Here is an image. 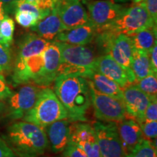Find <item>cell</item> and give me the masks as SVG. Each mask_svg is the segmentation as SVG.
<instances>
[{
  "label": "cell",
  "mask_w": 157,
  "mask_h": 157,
  "mask_svg": "<svg viewBox=\"0 0 157 157\" xmlns=\"http://www.w3.org/2000/svg\"><path fill=\"white\" fill-rule=\"evenodd\" d=\"M0 157H17L6 143L3 136L0 135Z\"/></svg>",
  "instance_id": "cell-34"
},
{
  "label": "cell",
  "mask_w": 157,
  "mask_h": 157,
  "mask_svg": "<svg viewBox=\"0 0 157 157\" xmlns=\"http://www.w3.org/2000/svg\"><path fill=\"white\" fill-rule=\"evenodd\" d=\"M13 58L10 48L0 44V73L7 74L12 70Z\"/></svg>",
  "instance_id": "cell-28"
},
{
  "label": "cell",
  "mask_w": 157,
  "mask_h": 157,
  "mask_svg": "<svg viewBox=\"0 0 157 157\" xmlns=\"http://www.w3.org/2000/svg\"><path fill=\"white\" fill-rule=\"evenodd\" d=\"M143 121H157V99H151L146 109Z\"/></svg>",
  "instance_id": "cell-32"
},
{
  "label": "cell",
  "mask_w": 157,
  "mask_h": 157,
  "mask_svg": "<svg viewBox=\"0 0 157 157\" xmlns=\"http://www.w3.org/2000/svg\"><path fill=\"white\" fill-rule=\"evenodd\" d=\"M55 93L73 121H85L91 105L89 84L80 76L59 75L55 79Z\"/></svg>",
  "instance_id": "cell-1"
},
{
  "label": "cell",
  "mask_w": 157,
  "mask_h": 157,
  "mask_svg": "<svg viewBox=\"0 0 157 157\" xmlns=\"http://www.w3.org/2000/svg\"><path fill=\"white\" fill-rule=\"evenodd\" d=\"M29 3L36 6L41 10L50 13L54 9L57 0H25Z\"/></svg>",
  "instance_id": "cell-31"
},
{
  "label": "cell",
  "mask_w": 157,
  "mask_h": 157,
  "mask_svg": "<svg viewBox=\"0 0 157 157\" xmlns=\"http://www.w3.org/2000/svg\"><path fill=\"white\" fill-rule=\"evenodd\" d=\"M44 58L45 80L47 86L55 81L61 62L60 47L56 41H52L43 52Z\"/></svg>",
  "instance_id": "cell-19"
},
{
  "label": "cell",
  "mask_w": 157,
  "mask_h": 157,
  "mask_svg": "<svg viewBox=\"0 0 157 157\" xmlns=\"http://www.w3.org/2000/svg\"><path fill=\"white\" fill-rule=\"evenodd\" d=\"M131 69L134 74L135 81L154 73L151 68L149 53L134 49L131 63Z\"/></svg>",
  "instance_id": "cell-23"
},
{
  "label": "cell",
  "mask_w": 157,
  "mask_h": 157,
  "mask_svg": "<svg viewBox=\"0 0 157 157\" xmlns=\"http://www.w3.org/2000/svg\"><path fill=\"white\" fill-rule=\"evenodd\" d=\"M1 1L2 2L4 3V5H5L7 13H10V12L12 4L14 2L15 0H1Z\"/></svg>",
  "instance_id": "cell-38"
},
{
  "label": "cell",
  "mask_w": 157,
  "mask_h": 157,
  "mask_svg": "<svg viewBox=\"0 0 157 157\" xmlns=\"http://www.w3.org/2000/svg\"><path fill=\"white\" fill-rule=\"evenodd\" d=\"M95 35V27L90 22L62 31L57 35L54 41L70 44L86 45L93 40Z\"/></svg>",
  "instance_id": "cell-16"
},
{
  "label": "cell",
  "mask_w": 157,
  "mask_h": 157,
  "mask_svg": "<svg viewBox=\"0 0 157 157\" xmlns=\"http://www.w3.org/2000/svg\"><path fill=\"white\" fill-rule=\"evenodd\" d=\"M15 18L17 23L24 28H31L39 21L34 14L25 11H15Z\"/></svg>",
  "instance_id": "cell-27"
},
{
  "label": "cell",
  "mask_w": 157,
  "mask_h": 157,
  "mask_svg": "<svg viewBox=\"0 0 157 157\" xmlns=\"http://www.w3.org/2000/svg\"><path fill=\"white\" fill-rule=\"evenodd\" d=\"M135 50L150 53L156 44V27L147 28L129 35Z\"/></svg>",
  "instance_id": "cell-22"
},
{
  "label": "cell",
  "mask_w": 157,
  "mask_h": 157,
  "mask_svg": "<svg viewBox=\"0 0 157 157\" xmlns=\"http://www.w3.org/2000/svg\"><path fill=\"white\" fill-rule=\"evenodd\" d=\"M6 109V104L3 100H0V115Z\"/></svg>",
  "instance_id": "cell-40"
},
{
  "label": "cell",
  "mask_w": 157,
  "mask_h": 157,
  "mask_svg": "<svg viewBox=\"0 0 157 157\" xmlns=\"http://www.w3.org/2000/svg\"><path fill=\"white\" fill-rule=\"evenodd\" d=\"M91 103L93 104L95 116L103 121L119 122L127 117L124 105L121 100L101 93L89 82Z\"/></svg>",
  "instance_id": "cell-6"
},
{
  "label": "cell",
  "mask_w": 157,
  "mask_h": 157,
  "mask_svg": "<svg viewBox=\"0 0 157 157\" xmlns=\"http://www.w3.org/2000/svg\"><path fill=\"white\" fill-rule=\"evenodd\" d=\"M117 126L126 156L143 139L140 127L134 119H128L127 118L117 122Z\"/></svg>",
  "instance_id": "cell-17"
},
{
  "label": "cell",
  "mask_w": 157,
  "mask_h": 157,
  "mask_svg": "<svg viewBox=\"0 0 157 157\" xmlns=\"http://www.w3.org/2000/svg\"><path fill=\"white\" fill-rule=\"evenodd\" d=\"M58 43L61 54L58 76L74 75L89 78L95 71L94 66L97 58L93 49L85 45Z\"/></svg>",
  "instance_id": "cell-3"
},
{
  "label": "cell",
  "mask_w": 157,
  "mask_h": 157,
  "mask_svg": "<svg viewBox=\"0 0 157 157\" xmlns=\"http://www.w3.org/2000/svg\"><path fill=\"white\" fill-rule=\"evenodd\" d=\"M70 142L80 147L87 157H101L95 131L88 124L74 122Z\"/></svg>",
  "instance_id": "cell-13"
},
{
  "label": "cell",
  "mask_w": 157,
  "mask_h": 157,
  "mask_svg": "<svg viewBox=\"0 0 157 157\" xmlns=\"http://www.w3.org/2000/svg\"><path fill=\"white\" fill-rule=\"evenodd\" d=\"M122 93L127 117H132L138 124L142 122L145 111L151 99L133 84L123 88Z\"/></svg>",
  "instance_id": "cell-12"
},
{
  "label": "cell",
  "mask_w": 157,
  "mask_h": 157,
  "mask_svg": "<svg viewBox=\"0 0 157 157\" xmlns=\"http://www.w3.org/2000/svg\"><path fill=\"white\" fill-rule=\"evenodd\" d=\"M3 137L17 157H38L49 145L44 129L25 121L10 125Z\"/></svg>",
  "instance_id": "cell-2"
},
{
  "label": "cell",
  "mask_w": 157,
  "mask_h": 157,
  "mask_svg": "<svg viewBox=\"0 0 157 157\" xmlns=\"http://www.w3.org/2000/svg\"><path fill=\"white\" fill-rule=\"evenodd\" d=\"M41 90L34 84H26L13 93L8 98V117L15 120L22 119L34 105Z\"/></svg>",
  "instance_id": "cell-9"
},
{
  "label": "cell",
  "mask_w": 157,
  "mask_h": 157,
  "mask_svg": "<svg viewBox=\"0 0 157 157\" xmlns=\"http://www.w3.org/2000/svg\"><path fill=\"white\" fill-rule=\"evenodd\" d=\"M101 157H124L117 123L113 121H95L93 124Z\"/></svg>",
  "instance_id": "cell-7"
},
{
  "label": "cell",
  "mask_w": 157,
  "mask_h": 157,
  "mask_svg": "<svg viewBox=\"0 0 157 157\" xmlns=\"http://www.w3.org/2000/svg\"><path fill=\"white\" fill-rule=\"evenodd\" d=\"M153 27H156V23L149 14L143 0L125 9L116 21L103 29H107L116 35L122 34L129 36L143 29Z\"/></svg>",
  "instance_id": "cell-5"
},
{
  "label": "cell",
  "mask_w": 157,
  "mask_h": 157,
  "mask_svg": "<svg viewBox=\"0 0 157 157\" xmlns=\"http://www.w3.org/2000/svg\"><path fill=\"white\" fill-rule=\"evenodd\" d=\"M87 79L97 91L123 101L122 89L114 81L95 71Z\"/></svg>",
  "instance_id": "cell-21"
},
{
  "label": "cell",
  "mask_w": 157,
  "mask_h": 157,
  "mask_svg": "<svg viewBox=\"0 0 157 157\" xmlns=\"http://www.w3.org/2000/svg\"><path fill=\"white\" fill-rule=\"evenodd\" d=\"M31 29L39 36L50 42L54 41L59 33L66 30L56 7L50 14L39 21L34 26L31 27Z\"/></svg>",
  "instance_id": "cell-18"
},
{
  "label": "cell",
  "mask_w": 157,
  "mask_h": 157,
  "mask_svg": "<svg viewBox=\"0 0 157 157\" xmlns=\"http://www.w3.org/2000/svg\"><path fill=\"white\" fill-rule=\"evenodd\" d=\"M0 23H1V21H0ZM0 44L2 45H3L4 47H5V48H10V45L8 43H7L5 39H3V37L2 36L1 34H0Z\"/></svg>",
  "instance_id": "cell-39"
},
{
  "label": "cell",
  "mask_w": 157,
  "mask_h": 157,
  "mask_svg": "<svg viewBox=\"0 0 157 157\" xmlns=\"http://www.w3.org/2000/svg\"><path fill=\"white\" fill-rule=\"evenodd\" d=\"M150 56L151 64V68L155 74H157V46L156 44L154 45V48H152L151 51L149 53Z\"/></svg>",
  "instance_id": "cell-36"
},
{
  "label": "cell",
  "mask_w": 157,
  "mask_h": 157,
  "mask_svg": "<svg viewBox=\"0 0 157 157\" xmlns=\"http://www.w3.org/2000/svg\"><path fill=\"white\" fill-rule=\"evenodd\" d=\"M153 141L143 139L132 151L124 157H157L156 142L154 143Z\"/></svg>",
  "instance_id": "cell-24"
},
{
  "label": "cell",
  "mask_w": 157,
  "mask_h": 157,
  "mask_svg": "<svg viewBox=\"0 0 157 157\" xmlns=\"http://www.w3.org/2000/svg\"><path fill=\"white\" fill-rule=\"evenodd\" d=\"M94 70L114 81L121 89L130 84L126 71L110 54L97 57Z\"/></svg>",
  "instance_id": "cell-15"
},
{
  "label": "cell",
  "mask_w": 157,
  "mask_h": 157,
  "mask_svg": "<svg viewBox=\"0 0 157 157\" xmlns=\"http://www.w3.org/2000/svg\"><path fill=\"white\" fill-rule=\"evenodd\" d=\"M143 138L148 140H154L157 136V121H143L139 123Z\"/></svg>",
  "instance_id": "cell-29"
},
{
  "label": "cell",
  "mask_w": 157,
  "mask_h": 157,
  "mask_svg": "<svg viewBox=\"0 0 157 157\" xmlns=\"http://www.w3.org/2000/svg\"><path fill=\"white\" fill-rule=\"evenodd\" d=\"M7 11H6L5 6L4 5L2 2L0 0V21L3 20L5 17V16H7Z\"/></svg>",
  "instance_id": "cell-37"
},
{
  "label": "cell",
  "mask_w": 157,
  "mask_h": 157,
  "mask_svg": "<svg viewBox=\"0 0 157 157\" xmlns=\"http://www.w3.org/2000/svg\"><path fill=\"white\" fill-rule=\"evenodd\" d=\"M116 2H127L130 1V0H115Z\"/></svg>",
  "instance_id": "cell-41"
},
{
  "label": "cell",
  "mask_w": 157,
  "mask_h": 157,
  "mask_svg": "<svg viewBox=\"0 0 157 157\" xmlns=\"http://www.w3.org/2000/svg\"><path fill=\"white\" fill-rule=\"evenodd\" d=\"M51 42L36 34H27L20 43L16 59H25L42 53Z\"/></svg>",
  "instance_id": "cell-20"
},
{
  "label": "cell",
  "mask_w": 157,
  "mask_h": 157,
  "mask_svg": "<svg viewBox=\"0 0 157 157\" xmlns=\"http://www.w3.org/2000/svg\"><path fill=\"white\" fill-rule=\"evenodd\" d=\"M75 121L64 119L56 121L44 128L51 148L55 153L63 151L70 143L72 127Z\"/></svg>",
  "instance_id": "cell-14"
},
{
  "label": "cell",
  "mask_w": 157,
  "mask_h": 157,
  "mask_svg": "<svg viewBox=\"0 0 157 157\" xmlns=\"http://www.w3.org/2000/svg\"><path fill=\"white\" fill-rule=\"evenodd\" d=\"M133 44L131 37L126 34H119L115 37L109 48V53L119 66L126 71L130 84L135 82V77L131 69L133 54Z\"/></svg>",
  "instance_id": "cell-11"
},
{
  "label": "cell",
  "mask_w": 157,
  "mask_h": 157,
  "mask_svg": "<svg viewBox=\"0 0 157 157\" xmlns=\"http://www.w3.org/2000/svg\"><path fill=\"white\" fill-rule=\"evenodd\" d=\"M133 84L146 93L151 99H156L157 97V76L152 73L140 80L135 81Z\"/></svg>",
  "instance_id": "cell-25"
},
{
  "label": "cell",
  "mask_w": 157,
  "mask_h": 157,
  "mask_svg": "<svg viewBox=\"0 0 157 157\" xmlns=\"http://www.w3.org/2000/svg\"><path fill=\"white\" fill-rule=\"evenodd\" d=\"M88 15L96 31L111 25L126 8L111 0H99L87 3Z\"/></svg>",
  "instance_id": "cell-8"
},
{
  "label": "cell",
  "mask_w": 157,
  "mask_h": 157,
  "mask_svg": "<svg viewBox=\"0 0 157 157\" xmlns=\"http://www.w3.org/2000/svg\"><path fill=\"white\" fill-rule=\"evenodd\" d=\"M15 31L14 21L9 16H5L0 23V34L10 45L13 44Z\"/></svg>",
  "instance_id": "cell-26"
},
{
  "label": "cell",
  "mask_w": 157,
  "mask_h": 157,
  "mask_svg": "<svg viewBox=\"0 0 157 157\" xmlns=\"http://www.w3.org/2000/svg\"><path fill=\"white\" fill-rule=\"evenodd\" d=\"M132 1L134 3H137V2H140L141 1H143V0H132Z\"/></svg>",
  "instance_id": "cell-42"
},
{
  "label": "cell",
  "mask_w": 157,
  "mask_h": 157,
  "mask_svg": "<svg viewBox=\"0 0 157 157\" xmlns=\"http://www.w3.org/2000/svg\"><path fill=\"white\" fill-rule=\"evenodd\" d=\"M63 157H87V156L80 147L70 142L63 151Z\"/></svg>",
  "instance_id": "cell-30"
},
{
  "label": "cell",
  "mask_w": 157,
  "mask_h": 157,
  "mask_svg": "<svg viewBox=\"0 0 157 157\" xmlns=\"http://www.w3.org/2000/svg\"><path fill=\"white\" fill-rule=\"evenodd\" d=\"M67 118V111L55 92L50 88H44L41 90L32 109L22 119L44 129L55 121Z\"/></svg>",
  "instance_id": "cell-4"
},
{
  "label": "cell",
  "mask_w": 157,
  "mask_h": 157,
  "mask_svg": "<svg viewBox=\"0 0 157 157\" xmlns=\"http://www.w3.org/2000/svg\"><path fill=\"white\" fill-rule=\"evenodd\" d=\"M55 7L66 29L90 23L80 0H57Z\"/></svg>",
  "instance_id": "cell-10"
},
{
  "label": "cell",
  "mask_w": 157,
  "mask_h": 157,
  "mask_svg": "<svg viewBox=\"0 0 157 157\" xmlns=\"http://www.w3.org/2000/svg\"><path fill=\"white\" fill-rule=\"evenodd\" d=\"M13 93V92L9 87L4 74L0 73V100L8 99Z\"/></svg>",
  "instance_id": "cell-33"
},
{
  "label": "cell",
  "mask_w": 157,
  "mask_h": 157,
  "mask_svg": "<svg viewBox=\"0 0 157 157\" xmlns=\"http://www.w3.org/2000/svg\"><path fill=\"white\" fill-rule=\"evenodd\" d=\"M146 9L154 20V23L157 22V0H144Z\"/></svg>",
  "instance_id": "cell-35"
}]
</instances>
